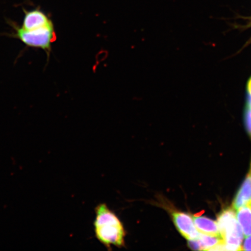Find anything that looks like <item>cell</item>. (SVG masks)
<instances>
[{
    "instance_id": "1",
    "label": "cell",
    "mask_w": 251,
    "mask_h": 251,
    "mask_svg": "<svg viewBox=\"0 0 251 251\" xmlns=\"http://www.w3.org/2000/svg\"><path fill=\"white\" fill-rule=\"evenodd\" d=\"M95 212L94 226L97 240L107 249L124 247L126 231L120 219L105 203L97 205Z\"/></svg>"
},
{
    "instance_id": "2",
    "label": "cell",
    "mask_w": 251,
    "mask_h": 251,
    "mask_svg": "<svg viewBox=\"0 0 251 251\" xmlns=\"http://www.w3.org/2000/svg\"><path fill=\"white\" fill-rule=\"evenodd\" d=\"M8 23L14 30L8 34L9 36L20 40L28 47L43 50L49 59L52 51V44L57 39L54 25L27 30L18 26L14 22L9 21Z\"/></svg>"
},
{
    "instance_id": "3",
    "label": "cell",
    "mask_w": 251,
    "mask_h": 251,
    "mask_svg": "<svg viewBox=\"0 0 251 251\" xmlns=\"http://www.w3.org/2000/svg\"><path fill=\"white\" fill-rule=\"evenodd\" d=\"M151 203L167 212L172 220L177 231L188 241L199 238L200 232L194 224L193 216L188 213L178 211L172 203L161 194H158Z\"/></svg>"
},
{
    "instance_id": "4",
    "label": "cell",
    "mask_w": 251,
    "mask_h": 251,
    "mask_svg": "<svg viewBox=\"0 0 251 251\" xmlns=\"http://www.w3.org/2000/svg\"><path fill=\"white\" fill-rule=\"evenodd\" d=\"M24 11L25 17L21 27L25 30H35L54 25L52 20L39 9H33L29 11L24 9Z\"/></svg>"
},
{
    "instance_id": "5",
    "label": "cell",
    "mask_w": 251,
    "mask_h": 251,
    "mask_svg": "<svg viewBox=\"0 0 251 251\" xmlns=\"http://www.w3.org/2000/svg\"><path fill=\"white\" fill-rule=\"evenodd\" d=\"M193 220L200 233L221 237L217 222L204 216H193Z\"/></svg>"
},
{
    "instance_id": "6",
    "label": "cell",
    "mask_w": 251,
    "mask_h": 251,
    "mask_svg": "<svg viewBox=\"0 0 251 251\" xmlns=\"http://www.w3.org/2000/svg\"><path fill=\"white\" fill-rule=\"evenodd\" d=\"M251 202V170L235 196L233 207L237 209Z\"/></svg>"
},
{
    "instance_id": "7",
    "label": "cell",
    "mask_w": 251,
    "mask_h": 251,
    "mask_svg": "<svg viewBox=\"0 0 251 251\" xmlns=\"http://www.w3.org/2000/svg\"><path fill=\"white\" fill-rule=\"evenodd\" d=\"M236 217L243 232L244 236L251 235V202L237 209Z\"/></svg>"
},
{
    "instance_id": "8",
    "label": "cell",
    "mask_w": 251,
    "mask_h": 251,
    "mask_svg": "<svg viewBox=\"0 0 251 251\" xmlns=\"http://www.w3.org/2000/svg\"><path fill=\"white\" fill-rule=\"evenodd\" d=\"M202 250L209 251L218 244L224 242L222 238L215 235L200 233L199 238Z\"/></svg>"
},
{
    "instance_id": "9",
    "label": "cell",
    "mask_w": 251,
    "mask_h": 251,
    "mask_svg": "<svg viewBox=\"0 0 251 251\" xmlns=\"http://www.w3.org/2000/svg\"><path fill=\"white\" fill-rule=\"evenodd\" d=\"M245 121L248 131L251 136V110L247 108L246 115H245Z\"/></svg>"
},
{
    "instance_id": "10",
    "label": "cell",
    "mask_w": 251,
    "mask_h": 251,
    "mask_svg": "<svg viewBox=\"0 0 251 251\" xmlns=\"http://www.w3.org/2000/svg\"><path fill=\"white\" fill-rule=\"evenodd\" d=\"M242 247L243 250L251 251V235L246 237Z\"/></svg>"
},
{
    "instance_id": "11",
    "label": "cell",
    "mask_w": 251,
    "mask_h": 251,
    "mask_svg": "<svg viewBox=\"0 0 251 251\" xmlns=\"http://www.w3.org/2000/svg\"><path fill=\"white\" fill-rule=\"evenodd\" d=\"M247 108L251 110V78L248 84V103Z\"/></svg>"
}]
</instances>
